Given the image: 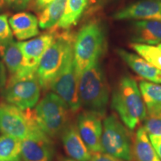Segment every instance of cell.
I'll list each match as a JSON object with an SVG mask.
<instances>
[{
  "instance_id": "1",
  "label": "cell",
  "mask_w": 161,
  "mask_h": 161,
  "mask_svg": "<svg viewBox=\"0 0 161 161\" xmlns=\"http://www.w3.org/2000/svg\"><path fill=\"white\" fill-rule=\"evenodd\" d=\"M111 108L130 130L143 122L146 107L135 80L128 76L121 78L113 92Z\"/></svg>"
},
{
  "instance_id": "2",
  "label": "cell",
  "mask_w": 161,
  "mask_h": 161,
  "mask_svg": "<svg viewBox=\"0 0 161 161\" xmlns=\"http://www.w3.org/2000/svg\"><path fill=\"white\" fill-rule=\"evenodd\" d=\"M78 92L80 104L86 110L105 116L109 101V86L99 62L96 61L80 75Z\"/></svg>"
},
{
  "instance_id": "3",
  "label": "cell",
  "mask_w": 161,
  "mask_h": 161,
  "mask_svg": "<svg viewBox=\"0 0 161 161\" xmlns=\"http://www.w3.org/2000/svg\"><path fill=\"white\" fill-rule=\"evenodd\" d=\"M75 39L69 33L55 35L51 46L42 56L36 70L40 87L50 90L52 82L59 75L68 56L73 52Z\"/></svg>"
},
{
  "instance_id": "4",
  "label": "cell",
  "mask_w": 161,
  "mask_h": 161,
  "mask_svg": "<svg viewBox=\"0 0 161 161\" xmlns=\"http://www.w3.org/2000/svg\"><path fill=\"white\" fill-rule=\"evenodd\" d=\"M104 35L98 23H90L78 31L73 46L74 61L78 78L96 61L104 47Z\"/></svg>"
},
{
  "instance_id": "5",
  "label": "cell",
  "mask_w": 161,
  "mask_h": 161,
  "mask_svg": "<svg viewBox=\"0 0 161 161\" xmlns=\"http://www.w3.org/2000/svg\"><path fill=\"white\" fill-rule=\"evenodd\" d=\"M69 106L55 92H49L37 104L34 110L37 123L51 138L61 134L69 123Z\"/></svg>"
},
{
  "instance_id": "6",
  "label": "cell",
  "mask_w": 161,
  "mask_h": 161,
  "mask_svg": "<svg viewBox=\"0 0 161 161\" xmlns=\"http://www.w3.org/2000/svg\"><path fill=\"white\" fill-rule=\"evenodd\" d=\"M39 80L35 72L10 75L3 90L7 103L21 110L31 109L37 105L40 96Z\"/></svg>"
},
{
  "instance_id": "7",
  "label": "cell",
  "mask_w": 161,
  "mask_h": 161,
  "mask_svg": "<svg viewBox=\"0 0 161 161\" xmlns=\"http://www.w3.org/2000/svg\"><path fill=\"white\" fill-rule=\"evenodd\" d=\"M101 146L102 152L125 161L133 159V143L130 132L115 114L104 118Z\"/></svg>"
},
{
  "instance_id": "8",
  "label": "cell",
  "mask_w": 161,
  "mask_h": 161,
  "mask_svg": "<svg viewBox=\"0 0 161 161\" xmlns=\"http://www.w3.org/2000/svg\"><path fill=\"white\" fill-rule=\"evenodd\" d=\"M38 125L34 110H21L8 103H0V133L23 140Z\"/></svg>"
},
{
  "instance_id": "9",
  "label": "cell",
  "mask_w": 161,
  "mask_h": 161,
  "mask_svg": "<svg viewBox=\"0 0 161 161\" xmlns=\"http://www.w3.org/2000/svg\"><path fill=\"white\" fill-rule=\"evenodd\" d=\"M78 80L72 52L50 87L67 104L72 112L78 111L81 107L78 92Z\"/></svg>"
},
{
  "instance_id": "10",
  "label": "cell",
  "mask_w": 161,
  "mask_h": 161,
  "mask_svg": "<svg viewBox=\"0 0 161 161\" xmlns=\"http://www.w3.org/2000/svg\"><path fill=\"white\" fill-rule=\"evenodd\" d=\"M52 138L40 129L39 125L31 130L21 141V157L23 161H52L54 156Z\"/></svg>"
},
{
  "instance_id": "11",
  "label": "cell",
  "mask_w": 161,
  "mask_h": 161,
  "mask_svg": "<svg viewBox=\"0 0 161 161\" xmlns=\"http://www.w3.org/2000/svg\"><path fill=\"white\" fill-rule=\"evenodd\" d=\"M102 117L94 113L85 110L78 116L77 128L80 137L91 153L102 152L103 125Z\"/></svg>"
},
{
  "instance_id": "12",
  "label": "cell",
  "mask_w": 161,
  "mask_h": 161,
  "mask_svg": "<svg viewBox=\"0 0 161 161\" xmlns=\"http://www.w3.org/2000/svg\"><path fill=\"white\" fill-rule=\"evenodd\" d=\"M113 18L116 20L161 21V0H140L119 10Z\"/></svg>"
},
{
  "instance_id": "13",
  "label": "cell",
  "mask_w": 161,
  "mask_h": 161,
  "mask_svg": "<svg viewBox=\"0 0 161 161\" xmlns=\"http://www.w3.org/2000/svg\"><path fill=\"white\" fill-rule=\"evenodd\" d=\"M55 35L53 32H49L43 34L29 41L17 43L20 51L25 58L28 68L36 72L42 56L53 43Z\"/></svg>"
},
{
  "instance_id": "14",
  "label": "cell",
  "mask_w": 161,
  "mask_h": 161,
  "mask_svg": "<svg viewBox=\"0 0 161 161\" xmlns=\"http://www.w3.org/2000/svg\"><path fill=\"white\" fill-rule=\"evenodd\" d=\"M62 143L65 152L76 161H90L92 153L80 137L77 125L68 123L61 133Z\"/></svg>"
},
{
  "instance_id": "15",
  "label": "cell",
  "mask_w": 161,
  "mask_h": 161,
  "mask_svg": "<svg viewBox=\"0 0 161 161\" xmlns=\"http://www.w3.org/2000/svg\"><path fill=\"white\" fill-rule=\"evenodd\" d=\"M0 57L8 70L10 75H18L26 72H35L26 66L23 53L20 51L17 43L13 40L0 43Z\"/></svg>"
},
{
  "instance_id": "16",
  "label": "cell",
  "mask_w": 161,
  "mask_h": 161,
  "mask_svg": "<svg viewBox=\"0 0 161 161\" xmlns=\"http://www.w3.org/2000/svg\"><path fill=\"white\" fill-rule=\"evenodd\" d=\"M117 53L119 57L134 70L137 75L149 82L161 84V70L146 61L140 56L126 51L118 49Z\"/></svg>"
},
{
  "instance_id": "17",
  "label": "cell",
  "mask_w": 161,
  "mask_h": 161,
  "mask_svg": "<svg viewBox=\"0 0 161 161\" xmlns=\"http://www.w3.org/2000/svg\"><path fill=\"white\" fill-rule=\"evenodd\" d=\"M131 39L136 43H161V21L137 20L132 24Z\"/></svg>"
},
{
  "instance_id": "18",
  "label": "cell",
  "mask_w": 161,
  "mask_h": 161,
  "mask_svg": "<svg viewBox=\"0 0 161 161\" xmlns=\"http://www.w3.org/2000/svg\"><path fill=\"white\" fill-rule=\"evenodd\" d=\"M8 23L14 35L18 40H25L40 33L38 19L27 12H19L9 18Z\"/></svg>"
},
{
  "instance_id": "19",
  "label": "cell",
  "mask_w": 161,
  "mask_h": 161,
  "mask_svg": "<svg viewBox=\"0 0 161 161\" xmlns=\"http://www.w3.org/2000/svg\"><path fill=\"white\" fill-rule=\"evenodd\" d=\"M132 152L136 161H161L143 127L136 130Z\"/></svg>"
},
{
  "instance_id": "20",
  "label": "cell",
  "mask_w": 161,
  "mask_h": 161,
  "mask_svg": "<svg viewBox=\"0 0 161 161\" xmlns=\"http://www.w3.org/2000/svg\"><path fill=\"white\" fill-rule=\"evenodd\" d=\"M67 0H54L40 12L38 24L40 29H49L58 25L63 17Z\"/></svg>"
},
{
  "instance_id": "21",
  "label": "cell",
  "mask_w": 161,
  "mask_h": 161,
  "mask_svg": "<svg viewBox=\"0 0 161 161\" xmlns=\"http://www.w3.org/2000/svg\"><path fill=\"white\" fill-rule=\"evenodd\" d=\"M87 3L88 0H67L64 15L58 23L57 27L69 29L75 25L81 17Z\"/></svg>"
},
{
  "instance_id": "22",
  "label": "cell",
  "mask_w": 161,
  "mask_h": 161,
  "mask_svg": "<svg viewBox=\"0 0 161 161\" xmlns=\"http://www.w3.org/2000/svg\"><path fill=\"white\" fill-rule=\"evenodd\" d=\"M21 141L12 136H0V161H12L20 159Z\"/></svg>"
},
{
  "instance_id": "23",
  "label": "cell",
  "mask_w": 161,
  "mask_h": 161,
  "mask_svg": "<svg viewBox=\"0 0 161 161\" xmlns=\"http://www.w3.org/2000/svg\"><path fill=\"white\" fill-rule=\"evenodd\" d=\"M140 92L146 109L161 108V84L141 80L139 84Z\"/></svg>"
},
{
  "instance_id": "24",
  "label": "cell",
  "mask_w": 161,
  "mask_h": 161,
  "mask_svg": "<svg viewBox=\"0 0 161 161\" xmlns=\"http://www.w3.org/2000/svg\"><path fill=\"white\" fill-rule=\"evenodd\" d=\"M130 46L141 58L161 70V49L158 46L136 43Z\"/></svg>"
},
{
  "instance_id": "25",
  "label": "cell",
  "mask_w": 161,
  "mask_h": 161,
  "mask_svg": "<svg viewBox=\"0 0 161 161\" xmlns=\"http://www.w3.org/2000/svg\"><path fill=\"white\" fill-rule=\"evenodd\" d=\"M143 128L148 135H161V108L146 109Z\"/></svg>"
},
{
  "instance_id": "26",
  "label": "cell",
  "mask_w": 161,
  "mask_h": 161,
  "mask_svg": "<svg viewBox=\"0 0 161 161\" xmlns=\"http://www.w3.org/2000/svg\"><path fill=\"white\" fill-rule=\"evenodd\" d=\"M13 34L6 14H0V43L13 40Z\"/></svg>"
},
{
  "instance_id": "27",
  "label": "cell",
  "mask_w": 161,
  "mask_h": 161,
  "mask_svg": "<svg viewBox=\"0 0 161 161\" xmlns=\"http://www.w3.org/2000/svg\"><path fill=\"white\" fill-rule=\"evenodd\" d=\"M5 2L6 5L11 8L17 11H22L27 8L30 0H5Z\"/></svg>"
},
{
  "instance_id": "28",
  "label": "cell",
  "mask_w": 161,
  "mask_h": 161,
  "mask_svg": "<svg viewBox=\"0 0 161 161\" xmlns=\"http://www.w3.org/2000/svg\"><path fill=\"white\" fill-rule=\"evenodd\" d=\"M90 161H125L104 152L92 153Z\"/></svg>"
},
{
  "instance_id": "29",
  "label": "cell",
  "mask_w": 161,
  "mask_h": 161,
  "mask_svg": "<svg viewBox=\"0 0 161 161\" xmlns=\"http://www.w3.org/2000/svg\"><path fill=\"white\" fill-rule=\"evenodd\" d=\"M154 150L161 160V135H148Z\"/></svg>"
},
{
  "instance_id": "30",
  "label": "cell",
  "mask_w": 161,
  "mask_h": 161,
  "mask_svg": "<svg viewBox=\"0 0 161 161\" xmlns=\"http://www.w3.org/2000/svg\"><path fill=\"white\" fill-rule=\"evenodd\" d=\"M6 82H7V78H6V70L5 66L3 62L0 61V89L4 88L5 86Z\"/></svg>"
},
{
  "instance_id": "31",
  "label": "cell",
  "mask_w": 161,
  "mask_h": 161,
  "mask_svg": "<svg viewBox=\"0 0 161 161\" xmlns=\"http://www.w3.org/2000/svg\"><path fill=\"white\" fill-rule=\"evenodd\" d=\"M53 1L54 0H34V3L35 8L37 10H43Z\"/></svg>"
},
{
  "instance_id": "32",
  "label": "cell",
  "mask_w": 161,
  "mask_h": 161,
  "mask_svg": "<svg viewBox=\"0 0 161 161\" xmlns=\"http://www.w3.org/2000/svg\"><path fill=\"white\" fill-rule=\"evenodd\" d=\"M5 5V0H0V11L3 9L4 6Z\"/></svg>"
},
{
  "instance_id": "33",
  "label": "cell",
  "mask_w": 161,
  "mask_h": 161,
  "mask_svg": "<svg viewBox=\"0 0 161 161\" xmlns=\"http://www.w3.org/2000/svg\"><path fill=\"white\" fill-rule=\"evenodd\" d=\"M60 161H76V160L71 158H63Z\"/></svg>"
},
{
  "instance_id": "34",
  "label": "cell",
  "mask_w": 161,
  "mask_h": 161,
  "mask_svg": "<svg viewBox=\"0 0 161 161\" xmlns=\"http://www.w3.org/2000/svg\"><path fill=\"white\" fill-rule=\"evenodd\" d=\"M158 47H159V48H160V49H161V43H160V44H158Z\"/></svg>"
},
{
  "instance_id": "35",
  "label": "cell",
  "mask_w": 161,
  "mask_h": 161,
  "mask_svg": "<svg viewBox=\"0 0 161 161\" xmlns=\"http://www.w3.org/2000/svg\"><path fill=\"white\" fill-rule=\"evenodd\" d=\"M12 161H21L20 159H17V160H12Z\"/></svg>"
}]
</instances>
